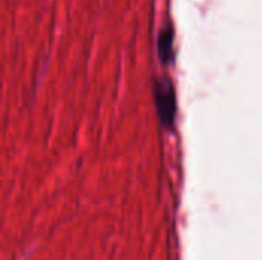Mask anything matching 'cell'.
<instances>
[{
    "label": "cell",
    "mask_w": 262,
    "mask_h": 260,
    "mask_svg": "<svg viewBox=\"0 0 262 260\" xmlns=\"http://www.w3.org/2000/svg\"><path fill=\"white\" fill-rule=\"evenodd\" d=\"M158 107H160V112L164 118L166 123H170L173 121V104H175V100H173V89L170 87V84H167L166 87L160 83L158 89Z\"/></svg>",
    "instance_id": "cell-1"
}]
</instances>
